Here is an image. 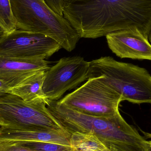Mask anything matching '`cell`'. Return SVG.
I'll use <instances>...</instances> for the list:
<instances>
[{
  "label": "cell",
  "mask_w": 151,
  "mask_h": 151,
  "mask_svg": "<svg viewBox=\"0 0 151 151\" xmlns=\"http://www.w3.org/2000/svg\"><path fill=\"white\" fill-rule=\"evenodd\" d=\"M47 106L71 135L91 132L112 151H146V140L126 122L120 112L111 116H92L70 109L58 101L49 100Z\"/></svg>",
  "instance_id": "cell-1"
},
{
  "label": "cell",
  "mask_w": 151,
  "mask_h": 151,
  "mask_svg": "<svg viewBox=\"0 0 151 151\" xmlns=\"http://www.w3.org/2000/svg\"><path fill=\"white\" fill-rule=\"evenodd\" d=\"M17 30L48 36L69 52L75 48L79 35L69 22L43 0H9Z\"/></svg>",
  "instance_id": "cell-2"
},
{
  "label": "cell",
  "mask_w": 151,
  "mask_h": 151,
  "mask_svg": "<svg viewBox=\"0 0 151 151\" xmlns=\"http://www.w3.org/2000/svg\"><path fill=\"white\" fill-rule=\"evenodd\" d=\"M98 77L119 93L122 101L151 104V76L145 68L102 57L89 62L88 79Z\"/></svg>",
  "instance_id": "cell-3"
},
{
  "label": "cell",
  "mask_w": 151,
  "mask_h": 151,
  "mask_svg": "<svg viewBox=\"0 0 151 151\" xmlns=\"http://www.w3.org/2000/svg\"><path fill=\"white\" fill-rule=\"evenodd\" d=\"M47 101L26 102L10 93L1 96L0 127L18 130L65 131L49 111Z\"/></svg>",
  "instance_id": "cell-4"
},
{
  "label": "cell",
  "mask_w": 151,
  "mask_h": 151,
  "mask_svg": "<svg viewBox=\"0 0 151 151\" xmlns=\"http://www.w3.org/2000/svg\"><path fill=\"white\" fill-rule=\"evenodd\" d=\"M121 96L100 77L89 78L81 87L58 101L78 112L96 116H111L119 111Z\"/></svg>",
  "instance_id": "cell-5"
},
{
  "label": "cell",
  "mask_w": 151,
  "mask_h": 151,
  "mask_svg": "<svg viewBox=\"0 0 151 151\" xmlns=\"http://www.w3.org/2000/svg\"><path fill=\"white\" fill-rule=\"evenodd\" d=\"M61 48L48 36L17 29L0 40V56L18 60H46Z\"/></svg>",
  "instance_id": "cell-6"
},
{
  "label": "cell",
  "mask_w": 151,
  "mask_h": 151,
  "mask_svg": "<svg viewBox=\"0 0 151 151\" xmlns=\"http://www.w3.org/2000/svg\"><path fill=\"white\" fill-rule=\"evenodd\" d=\"M89 62L81 57L61 58L46 72L43 94L47 100L58 101L68 91L88 80Z\"/></svg>",
  "instance_id": "cell-7"
},
{
  "label": "cell",
  "mask_w": 151,
  "mask_h": 151,
  "mask_svg": "<svg viewBox=\"0 0 151 151\" xmlns=\"http://www.w3.org/2000/svg\"><path fill=\"white\" fill-rule=\"evenodd\" d=\"M112 52L121 58L151 61V44L148 36L137 29L121 30L106 35Z\"/></svg>",
  "instance_id": "cell-8"
},
{
  "label": "cell",
  "mask_w": 151,
  "mask_h": 151,
  "mask_svg": "<svg viewBox=\"0 0 151 151\" xmlns=\"http://www.w3.org/2000/svg\"><path fill=\"white\" fill-rule=\"evenodd\" d=\"M50 63L46 60H18L0 56V80L10 89L37 72L47 70Z\"/></svg>",
  "instance_id": "cell-9"
},
{
  "label": "cell",
  "mask_w": 151,
  "mask_h": 151,
  "mask_svg": "<svg viewBox=\"0 0 151 151\" xmlns=\"http://www.w3.org/2000/svg\"><path fill=\"white\" fill-rule=\"evenodd\" d=\"M71 135L57 130H23L0 127V139L23 142H43L71 146Z\"/></svg>",
  "instance_id": "cell-10"
},
{
  "label": "cell",
  "mask_w": 151,
  "mask_h": 151,
  "mask_svg": "<svg viewBox=\"0 0 151 151\" xmlns=\"http://www.w3.org/2000/svg\"><path fill=\"white\" fill-rule=\"evenodd\" d=\"M47 71H39L34 73L18 85L10 88L8 93L17 96L26 102L47 101L42 90Z\"/></svg>",
  "instance_id": "cell-11"
},
{
  "label": "cell",
  "mask_w": 151,
  "mask_h": 151,
  "mask_svg": "<svg viewBox=\"0 0 151 151\" xmlns=\"http://www.w3.org/2000/svg\"><path fill=\"white\" fill-rule=\"evenodd\" d=\"M0 26L7 33L17 29L9 0H0Z\"/></svg>",
  "instance_id": "cell-12"
},
{
  "label": "cell",
  "mask_w": 151,
  "mask_h": 151,
  "mask_svg": "<svg viewBox=\"0 0 151 151\" xmlns=\"http://www.w3.org/2000/svg\"><path fill=\"white\" fill-rule=\"evenodd\" d=\"M23 146L39 151H73L71 146L43 142L17 141Z\"/></svg>",
  "instance_id": "cell-13"
},
{
  "label": "cell",
  "mask_w": 151,
  "mask_h": 151,
  "mask_svg": "<svg viewBox=\"0 0 151 151\" xmlns=\"http://www.w3.org/2000/svg\"><path fill=\"white\" fill-rule=\"evenodd\" d=\"M0 151H39L23 146L17 141L0 139Z\"/></svg>",
  "instance_id": "cell-14"
},
{
  "label": "cell",
  "mask_w": 151,
  "mask_h": 151,
  "mask_svg": "<svg viewBox=\"0 0 151 151\" xmlns=\"http://www.w3.org/2000/svg\"><path fill=\"white\" fill-rule=\"evenodd\" d=\"M48 6L55 12L63 16V0H43Z\"/></svg>",
  "instance_id": "cell-15"
},
{
  "label": "cell",
  "mask_w": 151,
  "mask_h": 151,
  "mask_svg": "<svg viewBox=\"0 0 151 151\" xmlns=\"http://www.w3.org/2000/svg\"><path fill=\"white\" fill-rule=\"evenodd\" d=\"M9 89V87L0 80V97L8 93Z\"/></svg>",
  "instance_id": "cell-16"
},
{
  "label": "cell",
  "mask_w": 151,
  "mask_h": 151,
  "mask_svg": "<svg viewBox=\"0 0 151 151\" xmlns=\"http://www.w3.org/2000/svg\"><path fill=\"white\" fill-rule=\"evenodd\" d=\"M7 33L4 29L0 26V40Z\"/></svg>",
  "instance_id": "cell-17"
},
{
  "label": "cell",
  "mask_w": 151,
  "mask_h": 151,
  "mask_svg": "<svg viewBox=\"0 0 151 151\" xmlns=\"http://www.w3.org/2000/svg\"><path fill=\"white\" fill-rule=\"evenodd\" d=\"M146 145V151H151V141H145Z\"/></svg>",
  "instance_id": "cell-18"
},
{
  "label": "cell",
  "mask_w": 151,
  "mask_h": 151,
  "mask_svg": "<svg viewBox=\"0 0 151 151\" xmlns=\"http://www.w3.org/2000/svg\"><path fill=\"white\" fill-rule=\"evenodd\" d=\"M145 135L146 137H148V138H151V134H149V133H145V132H142Z\"/></svg>",
  "instance_id": "cell-19"
},
{
  "label": "cell",
  "mask_w": 151,
  "mask_h": 151,
  "mask_svg": "<svg viewBox=\"0 0 151 151\" xmlns=\"http://www.w3.org/2000/svg\"><path fill=\"white\" fill-rule=\"evenodd\" d=\"M148 40H149V41L151 44V31L149 33V35H148Z\"/></svg>",
  "instance_id": "cell-20"
},
{
  "label": "cell",
  "mask_w": 151,
  "mask_h": 151,
  "mask_svg": "<svg viewBox=\"0 0 151 151\" xmlns=\"http://www.w3.org/2000/svg\"></svg>",
  "instance_id": "cell-21"
},
{
  "label": "cell",
  "mask_w": 151,
  "mask_h": 151,
  "mask_svg": "<svg viewBox=\"0 0 151 151\" xmlns=\"http://www.w3.org/2000/svg\"><path fill=\"white\" fill-rule=\"evenodd\" d=\"M63 1H64V0H63Z\"/></svg>",
  "instance_id": "cell-22"
}]
</instances>
